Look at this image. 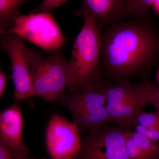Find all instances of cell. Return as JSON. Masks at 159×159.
<instances>
[{"instance_id":"7c38bea8","label":"cell","mask_w":159,"mask_h":159,"mask_svg":"<svg viewBox=\"0 0 159 159\" xmlns=\"http://www.w3.org/2000/svg\"><path fill=\"white\" fill-rule=\"evenodd\" d=\"M128 159H159V142L129 129L125 135Z\"/></svg>"},{"instance_id":"8992f818","label":"cell","mask_w":159,"mask_h":159,"mask_svg":"<svg viewBox=\"0 0 159 159\" xmlns=\"http://www.w3.org/2000/svg\"><path fill=\"white\" fill-rule=\"evenodd\" d=\"M0 44L11 61L14 99L20 101L34 97L26 41L16 34L4 33L1 34Z\"/></svg>"},{"instance_id":"ac0fdd59","label":"cell","mask_w":159,"mask_h":159,"mask_svg":"<svg viewBox=\"0 0 159 159\" xmlns=\"http://www.w3.org/2000/svg\"><path fill=\"white\" fill-rule=\"evenodd\" d=\"M137 123L144 126H159V111L146 112L142 111L137 118Z\"/></svg>"},{"instance_id":"7a4b0ae2","label":"cell","mask_w":159,"mask_h":159,"mask_svg":"<svg viewBox=\"0 0 159 159\" xmlns=\"http://www.w3.org/2000/svg\"><path fill=\"white\" fill-rule=\"evenodd\" d=\"M84 24L74 42L69 61V93L104 88L101 57V32L93 18L84 16Z\"/></svg>"},{"instance_id":"d6986e66","label":"cell","mask_w":159,"mask_h":159,"mask_svg":"<svg viewBox=\"0 0 159 159\" xmlns=\"http://www.w3.org/2000/svg\"><path fill=\"white\" fill-rule=\"evenodd\" d=\"M68 0H43L36 9L31 11L32 13H48L55 8L60 7Z\"/></svg>"},{"instance_id":"8fae6325","label":"cell","mask_w":159,"mask_h":159,"mask_svg":"<svg viewBox=\"0 0 159 159\" xmlns=\"http://www.w3.org/2000/svg\"><path fill=\"white\" fill-rule=\"evenodd\" d=\"M58 99L60 104L67 109L73 115L104 106L106 101V90L105 87L65 93Z\"/></svg>"},{"instance_id":"9a60e30c","label":"cell","mask_w":159,"mask_h":159,"mask_svg":"<svg viewBox=\"0 0 159 159\" xmlns=\"http://www.w3.org/2000/svg\"><path fill=\"white\" fill-rule=\"evenodd\" d=\"M155 0H126L125 16L133 18H149L151 7Z\"/></svg>"},{"instance_id":"2e32d148","label":"cell","mask_w":159,"mask_h":159,"mask_svg":"<svg viewBox=\"0 0 159 159\" xmlns=\"http://www.w3.org/2000/svg\"><path fill=\"white\" fill-rule=\"evenodd\" d=\"M141 84L148 99V104L153 106L156 110V111H159V87L151 82L148 77L144 78Z\"/></svg>"},{"instance_id":"30bf717a","label":"cell","mask_w":159,"mask_h":159,"mask_svg":"<svg viewBox=\"0 0 159 159\" xmlns=\"http://www.w3.org/2000/svg\"><path fill=\"white\" fill-rule=\"evenodd\" d=\"M148 104V99L142 84H139V89L135 95L113 107H106L111 122L123 128L131 129L137 124V118Z\"/></svg>"},{"instance_id":"52a82bcc","label":"cell","mask_w":159,"mask_h":159,"mask_svg":"<svg viewBox=\"0 0 159 159\" xmlns=\"http://www.w3.org/2000/svg\"><path fill=\"white\" fill-rule=\"evenodd\" d=\"M46 143L51 159H74L80 149L81 138L74 122L55 114L48 124Z\"/></svg>"},{"instance_id":"277c9868","label":"cell","mask_w":159,"mask_h":159,"mask_svg":"<svg viewBox=\"0 0 159 159\" xmlns=\"http://www.w3.org/2000/svg\"><path fill=\"white\" fill-rule=\"evenodd\" d=\"M4 33L16 34L49 54L61 48L68 41L50 12L20 15L14 25Z\"/></svg>"},{"instance_id":"5b68a950","label":"cell","mask_w":159,"mask_h":159,"mask_svg":"<svg viewBox=\"0 0 159 159\" xmlns=\"http://www.w3.org/2000/svg\"><path fill=\"white\" fill-rule=\"evenodd\" d=\"M129 129L103 126L81 138V146L74 159H128L125 135Z\"/></svg>"},{"instance_id":"3957f363","label":"cell","mask_w":159,"mask_h":159,"mask_svg":"<svg viewBox=\"0 0 159 159\" xmlns=\"http://www.w3.org/2000/svg\"><path fill=\"white\" fill-rule=\"evenodd\" d=\"M27 56L31 65L34 97L54 102L65 93L70 79L69 61L59 48L44 55L40 51L28 47Z\"/></svg>"},{"instance_id":"ba28073f","label":"cell","mask_w":159,"mask_h":159,"mask_svg":"<svg viewBox=\"0 0 159 159\" xmlns=\"http://www.w3.org/2000/svg\"><path fill=\"white\" fill-rule=\"evenodd\" d=\"M82 7L75 15H89L93 18L100 29L122 20L125 16L126 0H81Z\"/></svg>"},{"instance_id":"6da1fadb","label":"cell","mask_w":159,"mask_h":159,"mask_svg":"<svg viewBox=\"0 0 159 159\" xmlns=\"http://www.w3.org/2000/svg\"><path fill=\"white\" fill-rule=\"evenodd\" d=\"M102 68L116 82L143 79L159 60V31L149 18L121 20L101 33Z\"/></svg>"},{"instance_id":"9c48e42d","label":"cell","mask_w":159,"mask_h":159,"mask_svg":"<svg viewBox=\"0 0 159 159\" xmlns=\"http://www.w3.org/2000/svg\"><path fill=\"white\" fill-rule=\"evenodd\" d=\"M22 116L19 104L15 103L0 113V143L9 148L29 153L23 139Z\"/></svg>"},{"instance_id":"5bb4252c","label":"cell","mask_w":159,"mask_h":159,"mask_svg":"<svg viewBox=\"0 0 159 159\" xmlns=\"http://www.w3.org/2000/svg\"><path fill=\"white\" fill-rule=\"evenodd\" d=\"M30 0H0V34L14 25L20 15L21 8Z\"/></svg>"},{"instance_id":"4fadbf2b","label":"cell","mask_w":159,"mask_h":159,"mask_svg":"<svg viewBox=\"0 0 159 159\" xmlns=\"http://www.w3.org/2000/svg\"><path fill=\"white\" fill-rule=\"evenodd\" d=\"M72 116L80 132L97 130L111 122L105 106L93 110L74 114Z\"/></svg>"},{"instance_id":"603a6c76","label":"cell","mask_w":159,"mask_h":159,"mask_svg":"<svg viewBox=\"0 0 159 159\" xmlns=\"http://www.w3.org/2000/svg\"><path fill=\"white\" fill-rule=\"evenodd\" d=\"M158 81L159 82V70L158 71Z\"/></svg>"},{"instance_id":"ffe728a7","label":"cell","mask_w":159,"mask_h":159,"mask_svg":"<svg viewBox=\"0 0 159 159\" xmlns=\"http://www.w3.org/2000/svg\"><path fill=\"white\" fill-rule=\"evenodd\" d=\"M135 130L146 138L159 142V126H144L137 124L134 126Z\"/></svg>"},{"instance_id":"7402d4cb","label":"cell","mask_w":159,"mask_h":159,"mask_svg":"<svg viewBox=\"0 0 159 159\" xmlns=\"http://www.w3.org/2000/svg\"><path fill=\"white\" fill-rule=\"evenodd\" d=\"M153 5L156 8L157 10L159 11V0H155Z\"/></svg>"},{"instance_id":"44dd1931","label":"cell","mask_w":159,"mask_h":159,"mask_svg":"<svg viewBox=\"0 0 159 159\" xmlns=\"http://www.w3.org/2000/svg\"><path fill=\"white\" fill-rule=\"evenodd\" d=\"M8 78L9 77L6 76L5 73L3 72L2 68L1 67L0 69V97L1 98L3 97Z\"/></svg>"},{"instance_id":"e0dca14e","label":"cell","mask_w":159,"mask_h":159,"mask_svg":"<svg viewBox=\"0 0 159 159\" xmlns=\"http://www.w3.org/2000/svg\"><path fill=\"white\" fill-rule=\"evenodd\" d=\"M0 159H48L45 157L34 158L29 153L15 150L0 143Z\"/></svg>"}]
</instances>
